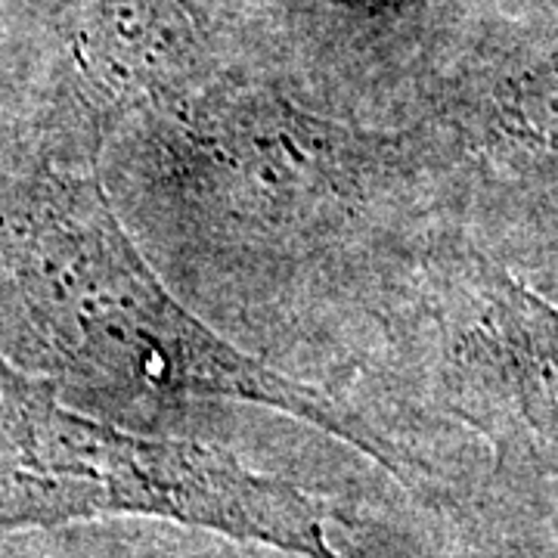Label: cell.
<instances>
[{
    "mask_svg": "<svg viewBox=\"0 0 558 558\" xmlns=\"http://www.w3.org/2000/svg\"><path fill=\"white\" fill-rule=\"evenodd\" d=\"M13 354L60 395L159 432L196 403L260 407L341 440L435 512L465 515L484 494L438 440L279 369L202 317L143 258L90 153L0 180V357Z\"/></svg>",
    "mask_w": 558,
    "mask_h": 558,
    "instance_id": "2",
    "label": "cell"
},
{
    "mask_svg": "<svg viewBox=\"0 0 558 558\" xmlns=\"http://www.w3.org/2000/svg\"><path fill=\"white\" fill-rule=\"evenodd\" d=\"M556 558H558V556H556Z\"/></svg>",
    "mask_w": 558,
    "mask_h": 558,
    "instance_id": "8",
    "label": "cell"
},
{
    "mask_svg": "<svg viewBox=\"0 0 558 558\" xmlns=\"http://www.w3.org/2000/svg\"><path fill=\"white\" fill-rule=\"evenodd\" d=\"M366 366L395 398L484 440L497 478L558 481V301L457 223L400 282Z\"/></svg>",
    "mask_w": 558,
    "mask_h": 558,
    "instance_id": "4",
    "label": "cell"
},
{
    "mask_svg": "<svg viewBox=\"0 0 558 558\" xmlns=\"http://www.w3.org/2000/svg\"><path fill=\"white\" fill-rule=\"evenodd\" d=\"M121 168L183 299L236 344L260 341L267 363L274 344L326 341L329 363L363 369L400 282L453 223L418 121L326 116L274 84L220 81L134 119Z\"/></svg>",
    "mask_w": 558,
    "mask_h": 558,
    "instance_id": "1",
    "label": "cell"
},
{
    "mask_svg": "<svg viewBox=\"0 0 558 558\" xmlns=\"http://www.w3.org/2000/svg\"><path fill=\"white\" fill-rule=\"evenodd\" d=\"M0 558H299L161 521H94L0 539Z\"/></svg>",
    "mask_w": 558,
    "mask_h": 558,
    "instance_id": "7",
    "label": "cell"
},
{
    "mask_svg": "<svg viewBox=\"0 0 558 558\" xmlns=\"http://www.w3.org/2000/svg\"><path fill=\"white\" fill-rule=\"evenodd\" d=\"M94 521H161L299 558H351L314 490L215 440L81 413L0 357V539Z\"/></svg>",
    "mask_w": 558,
    "mask_h": 558,
    "instance_id": "3",
    "label": "cell"
},
{
    "mask_svg": "<svg viewBox=\"0 0 558 558\" xmlns=\"http://www.w3.org/2000/svg\"><path fill=\"white\" fill-rule=\"evenodd\" d=\"M418 124L444 159L457 227L509 267L558 252V35L459 81Z\"/></svg>",
    "mask_w": 558,
    "mask_h": 558,
    "instance_id": "5",
    "label": "cell"
},
{
    "mask_svg": "<svg viewBox=\"0 0 558 558\" xmlns=\"http://www.w3.org/2000/svg\"><path fill=\"white\" fill-rule=\"evenodd\" d=\"M75 53L100 109L168 116L218 87V57L186 0H94Z\"/></svg>",
    "mask_w": 558,
    "mask_h": 558,
    "instance_id": "6",
    "label": "cell"
}]
</instances>
